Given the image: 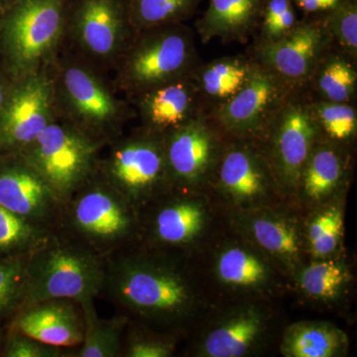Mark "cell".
Masks as SVG:
<instances>
[{"instance_id":"f546056e","label":"cell","mask_w":357,"mask_h":357,"mask_svg":"<svg viewBox=\"0 0 357 357\" xmlns=\"http://www.w3.org/2000/svg\"><path fill=\"white\" fill-rule=\"evenodd\" d=\"M28 255L0 258V324H10L24 307Z\"/></svg>"},{"instance_id":"d6986e66","label":"cell","mask_w":357,"mask_h":357,"mask_svg":"<svg viewBox=\"0 0 357 357\" xmlns=\"http://www.w3.org/2000/svg\"><path fill=\"white\" fill-rule=\"evenodd\" d=\"M266 0H210L195 23L202 43H245L255 34Z\"/></svg>"},{"instance_id":"ffe728a7","label":"cell","mask_w":357,"mask_h":357,"mask_svg":"<svg viewBox=\"0 0 357 357\" xmlns=\"http://www.w3.org/2000/svg\"><path fill=\"white\" fill-rule=\"evenodd\" d=\"M255 67V60L248 54L202 63L192 77L206 112L222 107L236 96L248 83Z\"/></svg>"},{"instance_id":"d6a6232c","label":"cell","mask_w":357,"mask_h":357,"mask_svg":"<svg viewBox=\"0 0 357 357\" xmlns=\"http://www.w3.org/2000/svg\"><path fill=\"white\" fill-rule=\"evenodd\" d=\"M218 274L225 283L234 285H255L265 278L266 271L255 256L241 248H231L220 256Z\"/></svg>"},{"instance_id":"484cf974","label":"cell","mask_w":357,"mask_h":357,"mask_svg":"<svg viewBox=\"0 0 357 357\" xmlns=\"http://www.w3.org/2000/svg\"><path fill=\"white\" fill-rule=\"evenodd\" d=\"M310 107L319 139L337 145L351 142L356 138V103L323 102L310 98Z\"/></svg>"},{"instance_id":"52a82bcc","label":"cell","mask_w":357,"mask_h":357,"mask_svg":"<svg viewBox=\"0 0 357 357\" xmlns=\"http://www.w3.org/2000/svg\"><path fill=\"white\" fill-rule=\"evenodd\" d=\"M136 32L129 0H67L60 52L110 76Z\"/></svg>"},{"instance_id":"7402d4cb","label":"cell","mask_w":357,"mask_h":357,"mask_svg":"<svg viewBox=\"0 0 357 357\" xmlns=\"http://www.w3.org/2000/svg\"><path fill=\"white\" fill-rule=\"evenodd\" d=\"M203 223L198 204L185 199H168L152 213L150 238L160 246L184 245L199 234Z\"/></svg>"},{"instance_id":"30bf717a","label":"cell","mask_w":357,"mask_h":357,"mask_svg":"<svg viewBox=\"0 0 357 357\" xmlns=\"http://www.w3.org/2000/svg\"><path fill=\"white\" fill-rule=\"evenodd\" d=\"M333 47L321 16H310L274 43H253L248 54L298 93L305 91L319 61Z\"/></svg>"},{"instance_id":"ac0fdd59","label":"cell","mask_w":357,"mask_h":357,"mask_svg":"<svg viewBox=\"0 0 357 357\" xmlns=\"http://www.w3.org/2000/svg\"><path fill=\"white\" fill-rule=\"evenodd\" d=\"M232 139L225 145L215 169L218 181L237 199H255L266 189L271 166L261 150L256 149L255 141Z\"/></svg>"},{"instance_id":"ab89813d","label":"cell","mask_w":357,"mask_h":357,"mask_svg":"<svg viewBox=\"0 0 357 357\" xmlns=\"http://www.w3.org/2000/svg\"><path fill=\"white\" fill-rule=\"evenodd\" d=\"M14 81L6 74V70L0 66V114L6 105L10 89L13 88Z\"/></svg>"},{"instance_id":"2e32d148","label":"cell","mask_w":357,"mask_h":357,"mask_svg":"<svg viewBox=\"0 0 357 357\" xmlns=\"http://www.w3.org/2000/svg\"><path fill=\"white\" fill-rule=\"evenodd\" d=\"M9 330L54 347H79L84 340L83 312L74 300L40 301L21 309Z\"/></svg>"},{"instance_id":"9a60e30c","label":"cell","mask_w":357,"mask_h":357,"mask_svg":"<svg viewBox=\"0 0 357 357\" xmlns=\"http://www.w3.org/2000/svg\"><path fill=\"white\" fill-rule=\"evenodd\" d=\"M0 204L26 222L55 231L63 204L20 153L0 154Z\"/></svg>"},{"instance_id":"4316f807","label":"cell","mask_w":357,"mask_h":357,"mask_svg":"<svg viewBox=\"0 0 357 357\" xmlns=\"http://www.w3.org/2000/svg\"><path fill=\"white\" fill-rule=\"evenodd\" d=\"M53 232L26 222L0 204V258L30 255Z\"/></svg>"},{"instance_id":"b9f144b4","label":"cell","mask_w":357,"mask_h":357,"mask_svg":"<svg viewBox=\"0 0 357 357\" xmlns=\"http://www.w3.org/2000/svg\"><path fill=\"white\" fill-rule=\"evenodd\" d=\"M0 13H1V11H0Z\"/></svg>"},{"instance_id":"f35d334b","label":"cell","mask_w":357,"mask_h":357,"mask_svg":"<svg viewBox=\"0 0 357 357\" xmlns=\"http://www.w3.org/2000/svg\"><path fill=\"white\" fill-rule=\"evenodd\" d=\"M296 8L305 16H319L330 11L340 0H292Z\"/></svg>"},{"instance_id":"d4e9b609","label":"cell","mask_w":357,"mask_h":357,"mask_svg":"<svg viewBox=\"0 0 357 357\" xmlns=\"http://www.w3.org/2000/svg\"><path fill=\"white\" fill-rule=\"evenodd\" d=\"M261 331V321L255 314H241L211 332L204 351L211 357H236L245 354Z\"/></svg>"},{"instance_id":"8992f818","label":"cell","mask_w":357,"mask_h":357,"mask_svg":"<svg viewBox=\"0 0 357 357\" xmlns=\"http://www.w3.org/2000/svg\"><path fill=\"white\" fill-rule=\"evenodd\" d=\"M67 0H17L0 13V66L13 81L49 69L62 46Z\"/></svg>"},{"instance_id":"60d3db41","label":"cell","mask_w":357,"mask_h":357,"mask_svg":"<svg viewBox=\"0 0 357 357\" xmlns=\"http://www.w3.org/2000/svg\"><path fill=\"white\" fill-rule=\"evenodd\" d=\"M17 0H0V11L4 10L7 7L13 6Z\"/></svg>"},{"instance_id":"3957f363","label":"cell","mask_w":357,"mask_h":357,"mask_svg":"<svg viewBox=\"0 0 357 357\" xmlns=\"http://www.w3.org/2000/svg\"><path fill=\"white\" fill-rule=\"evenodd\" d=\"M203 61L185 23L138 30L112 74L117 93L130 102L140 93L192 77Z\"/></svg>"},{"instance_id":"e575fe53","label":"cell","mask_w":357,"mask_h":357,"mask_svg":"<svg viewBox=\"0 0 357 357\" xmlns=\"http://www.w3.org/2000/svg\"><path fill=\"white\" fill-rule=\"evenodd\" d=\"M345 277L344 268L337 263H314L303 272L301 285L312 297L331 298L342 287Z\"/></svg>"},{"instance_id":"ba28073f","label":"cell","mask_w":357,"mask_h":357,"mask_svg":"<svg viewBox=\"0 0 357 357\" xmlns=\"http://www.w3.org/2000/svg\"><path fill=\"white\" fill-rule=\"evenodd\" d=\"M96 173L138 211L171 189L164 134L139 126L103 149Z\"/></svg>"},{"instance_id":"8fae6325","label":"cell","mask_w":357,"mask_h":357,"mask_svg":"<svg viewBox=\"0 0 357 357\" xmlns=\"http://www.w3.org/2000/svg\"><path fill=\"white\" fill-rule=\"evenodd\" d=\"M293 93L296 91L255 61V69L243 89L208 114L229 137L259 142Z\"/></svg>"},{"instance_id":"8d00e7d4","label":"cell","mask_w":357,"mask_h":357,"mask_svg":"<svg viewBox=\"0 0 357 357\" xmlns=\"http://www.w3.org/2000/svg\"><path fill=\"white\" fill-rule=\"evenodd\" d=\"M63 347L44 344L16 331L9 330L4 342L6 357H62L67 356Z\"/></svg>"},{"instance_id":"cb8c5ba5","label":"cell","mask_w":357,"mask_h":357,"mask_svg":"<svg viewBox=\"0 0 357 357\" xmlns=\"http://www.w3.org/2000/svg\"><path fill=\"white\" fill-rule=\"evenodd\" d=\"M345 162L338 145L317 140L299 180L310 198L319 199L337 189L344 177Z\"/></svg>"},{"instance_id":"1f68e13d","label":"cell","mask_w":357,"mask_h":357,"mask_svg":"<svg viewBox=\"0 0 357 357\" xmlns=\"http://www.w3.org/2000/svg\"><path fill=\"white\" fill-rule=\"evenodd\" d=\"M299 21L292 0H266L253 43H274L292 32Z\"/></svg>"},{"instance_id":"603a6c76","label":"cell","mask_w":357,"mask_h":357,"mask_svg":"<svg viewBox=\"0 0 357 357\" xmlns=\"http://www.w3.org/2000/svg\"><path fill=\"white\" fill-rule=\"evenodd\" d=\"M79 304L84 317V340L72 356H121L128 317L119 314L109 319L100 318L96 312L95 299L82 301Z\"/></svg>"},{"instance_id":"9c48e42d","label":"cell","mask_w":357,"mask_h":357,"mask_svg":"<svg viewBox=\"0 0 357 357\" xmlns=\"http://www.w3.org/2000/svg\"><path fill=\"white\" fill-rule=\"evenodd\" d=\"M105 147L102 142L56 119L20 153L64 204L96 173Z\"/></svg>"},{"instance_id":"7c38bea8","label":"cell","mask_w":357,"mask_h":357,"mask_svg":"<svg viewBox=\"0 0 357 357\" xmlns=\"http://www.w3.org/2000/svg\"><path fill=\"white\" fill-rule=\"evenodd\" d=\"M319 134L304 91L293 93L259 142L267 144L272 171L290 187L299 184L301 174Z\"/></svg>"},{"instance_id":"4dcf8cb0","label":"cell","mask_w":357,"mask_h":357,"mask_svg":"<svg viewBox=\"0 0 357 357\" xmlns=\"http://www.w3.org/2000/svg\"><path fill=\"white\" fill-rule=\"evenodd\" d=\"M321 20L333 46L357 61V0H340Z\"/></svg>"},{"instance_id":"44dd1931","label":"cell","mask_w":357,"mask_h":357,"mask_svg":"<svg viewBox=\"0 0 357 357\" xmlns=\"http://www.w3.org/2000/svg\"><path fill=\"white\" fill-rule=\"evenodd\" d=\"M304 93L314 100L356 103L357 61L333 46L319 61Z\"/></svg>"},{"instance_id":"83f0119b","label":"cell","mask_w":357,"mask_h":357,"mask_svg":"<svg viewBox=\"0 0 357 357\" xmlns=\"http://www.w3.org/2000/svg\"><path fill=\"white\" fill-rule=\"evenodd\" d=\"M344 338L335 328L321 325H299L291 328L284 352L291 357H331L344 344Z\"/></svg>"},{"instance_id":"d590c367","label":"cell","mask_w":357,"mask_h":357,"mask_svg":"<svg viewBox=\"0 0 357 357\" xmlns=\"http://www.w3.org/2000/svg\"><path fill=\"white\" fill-rule=\"evenodd\" d=\"M342 229V215L338 210L326 211L310 227L312 250L316 256L331 255L337 248Z\"/></svg>"},{"instance_id":"6da1fadb","label":"cell","mask_w":357,"mask_h":357,"mask_svg":"<svg viewBox=\"0 0 357 357\" xmlns=\"http://www.w3.org/2000/svg\"><path fill=\"white\" fill-rule=\"evenodd\" d=\"M56 119L105 146L136 119L128 98L117 93L109 75L60 52L50 67Z\"/></svg>"},{"instance_id":"e0dca14e","label":"cell","mask_w":357,"mask_h":357,"mask_svg":"<svg viewBox=\"0 0 357 357\" xmlns=\"http://www.w3.org/2000/svg\"><path fill=\"white\" fill-rule=\"evenodd\" d=\"M130 102L141 126L161 134L206 112L192 77L150 89Z\"/></svg>"},{"instance_id":"5b68a950","label":"cell","mask_w":357,"mask_h":357,"mask_svg":"<svg viewBox=\"0 0 357 357\" xmlns=\"http://www.w3.org/2000/svg\"><path fill=\"white\" fill-rule=\"evenodd\" d=\"M105 275V258L55 230L28 255L24 307L50 299L96 300Z\"/></svg>"},{"instance_id":"5bb4252c","label":"cell","mask_w":357,"mask_h":357,"mask_svg":"<svg viewBox=\"0 0 357 357\" xmlns=\"http://www.w3.org/2000/svg\"><path fill=\"white\" fill-rule=\"evenodd\" d=\"M55 119L48 70L14 82L0 114V154L20 153Z\"/></svg>"},{"instance_id":"7a4b0ae2","label":"cell","mask_w":357,"mask_h":357,"mask_svg":"<svg viewBox=\"0 0 357 357\" xmlns=\"http://www.w3.org/2000/svg\"><path fill=\"white\" fill-rule=\"evenodd\" d=\"M100 297L121 314L171 324L189 307L191 293L173 264L138 252L134 245L105 258Z\"/></svg>"},{"instance_id":"4fadbf2b","label":"cell","mask_w":357,"mask_h":357,"mask_svg":"<svg viewBox=\"0 0 357 357\" xmlns=\"http://www.w3.org/2000/svg\"><path fill=\"white\" fill-rule=\"evenodd\" d=\"M227 136L208 112L164 133L171 188L198 184L215 172Z\"/></svg>"},{"instance_id":"836d02e7","label":"cell","mask_w":357,"mask_h":357,"mask_svg":"<svg viewBox=\"0 0 357 357\" xmlns=\"http://www.w3.org/2000/svg\"><path fill=\"white\" fill-rule=\"evenodd\" d=\"M252 229L256 241L270 252L284 257H294L299 252L296 232L286 223L261 218L255 220Z\"/></svg>"},{"instance_id":"277c9868","label":"cell","mask_w":357,"mask_h":357,"mask_svg":"<svg viewBox=\"0 0 357 357\" xmlns=\"http://www.w3.org/2000/svg\"><path fill=\"white\" fill-rule=\"evenodd\" d=\"M56 230L107 258L134 245L140 236L139 211L96 171L63 204Z\"/></svg>"},{"instance_id":"74e56055","label":"cell","mask_w":357,"mask_h":357,"mask_svg":"<svg viewBox=\"0 0 357 357\" xmlns=\"http://www.w3.org/2000/svg\"><path fill=\"white\" fill-rule=\"evenodd\" d=\"M173 349L172 342L128 332L126 338L123 335L121 356L168 357L172 354Z\"/></svg>"},{"instance_id":"f1b7e54d","label":"cell","mask_w":357,"mask_h":357,"mask_svg":"<svg viewBox=\"0 0 357 357\" xmlns=\"http://www.w3.org/2000/svg\"><path fill=\"white\" fill-rule=\"evenodd\" d=\"M204 0H129L136 30L185 23Z\"/></svg>"}]
</instances>
